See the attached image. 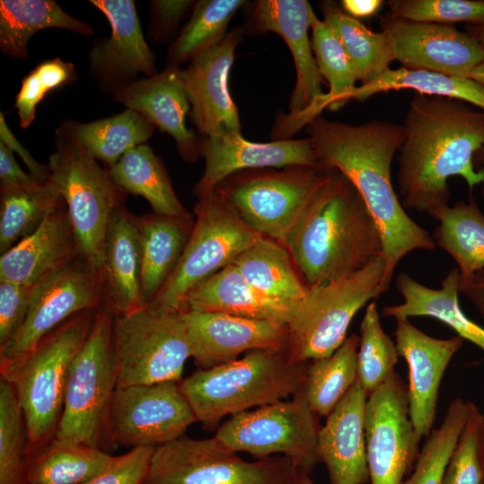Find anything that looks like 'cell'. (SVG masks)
Wrapping results in <instances>:
<instances>
[{
  "instance_id": "cell-7",
  "label": "cell",
  "mask_w": 484,
  "mask_h": 484,
  "mask_svg": "<svg viewBox=\"0 0 484 484\" xmlns=\"http://www.w3.org/2000/svg\"><path fill=\"white\" fill-rule=\"evenodd\" d=\"M49 181L64 200L81 253L100 274L108 226L126 193L107 169L76 142L56 132V150L48 164Z\"/></svg>"
},
{
  "instance_id": "cell-25",
  "label": "cell",
  "mask_w": 484,
  "mask_h": 484,
  "mask_svg": "<svg viewBox=\"0 0 484 484\" xmlns=\"http://www.w3.org/2000/svg\"><path fill=\"white\" fill-rule=\"evenodd\" d=\"M113 97L171 135L185 161L194 162L201 156L202 140L186 124L191 107L178 66L168 64L161 73L138 79L117 90Z\"/></svg>"
},
{
  "instance_id": "cell-51",
  "label": "cell",
  "mask_w": 484,
  "mask_h": 484,
  "mask_svg": "<svg viewBox=\"0 0 484 484\" xmlns=\"http://www.w3.org/2000/svg\"><path fill=\"white\" fill-rule=\"evenodd\" d=\"M195 3L190 0L151 1V34L153 37L160 41L168 39Z\"/></svg>"
},
{
  "instance_id": "cell-56",
  "label": "cell",
  "mask_w": 484,
  "mask_h": 484,
  "mask_svg": "<svg viewBox=\"0 0 484 484\" xmlns=\"http://www.w3.org/2000/svg\"><path fill=\"white\" fill-rule=\"evenodd\" d=\"M465 31L484 48V25H467Z\"/></svg>"
},
{
  "instance_id": "cell-5",
  "label": "cell",
  "mask_w": 484,
  "mask_h": 484,
  "mask_svg": "<svg viewBox=\"0 0 484 484\" xmlns=\"http://www.w3.org/2000/svg\"><path fill=\"white\" fill-rule=\"evenodd\" d=\"M98 310L79 313L46 335L22 358L0 366L13 387L26 436L25 457L55 436L72 363L87 339Z\"/></svg>"
},
{
  "instance_id": "cell-40",
  "label": "cell",
  "mask_w": 484,
  "mask_h": 484,
  "mask_svg": "<svg viewBox=\"0 0 484 484\" xmlns=\"http://www.w3.org/2000/svg\"><path fill=\"white\" fill-rule=\"evenodd\" d=\"M0 252L8 251L30 235L60 198L48 181L35 189L0 184Z\"/></svg>"
},
{
  "instance_id": "cell-18",
  "label": "cell",
  "mask_w": 484,
  "mask_h": 484,
  "mask_svg": "<svg viewBox=\"0 0 484 484\" xmlns=\"http://www.w3.org/2000/svg\"><path fill=\"white\" fill-rule=\"evenodd\" d=\"M394 61L411 70L468 77L484 62V48L450 24L412 22L387 14L380 19Z\"/></svg>"
},
{
  "instance_id": "cell-3",
  "label": "cell",
  "mask_w": 484,
  "mask_h": 484,
  "mask_svg": "<svg viewBox=\"0 0 484 484\" xmlns=\"http://www.w3.org/2000/svg\"><path fill=\"white\" fill-rule=\"evenodd\" d=\"M308 288L384 256L380 229L360 194L336 169L314 194L282 243Z\"/></svg>"
},
{
  "instance_id": "cell-58",
  "label": "cell",
  "mask_w": 484,
  "mask_h": 484,
  "mask_svg": "<svg viewBox=\"0 0 484 484\" xmlns=\"http://www.w3.org/2000/svg\"><path fill=\"white\" fill-rule=\"evenodd\" d=\"M473 162L475 166L484 167V143L476 151L473 158ZM481 195L484 197V184L482 185V187H481Z\"/></svg>"
},
{
  "instance_id": "cell-55",
  "label": "cell",
  "mask_w": 484,
  "mask_h": 484,
  "mask_svg": "<svg viewBox=\"0 0 484 484\" xmlns=\"http://www.w3.org/2000/svg\"><path fill=\"white\" fill-rule=\"evenodd\" d=\"M384 1L382 0H342L341 8L353 18H367L375 15Z\"/></svg>"
},
{
  "instance_id": "cell-54",
  "label": "cell",
  "mask_w": 484,
  "mask_h": 484,
  "mask_svg": "<svg viewBox=\"0 0 484 484\" xmlns=\"http://www.w3.org/2000/svg\"><path fill=\"white\" fill-rule=\"evenodd\" d=\"M459 292L466 297L484 318V269L474 273L466 282L460 283Z\"/></svg>"
},
{
  "instance_id": "cell-2",
  "label": "cell",
  "mask_w": 484,
  "mask_h": 484,
  "mask_svg": "<svg viewBox=\"0 0 484 484\" xmlns=\"http://www.w3.org/2000/svg\"><path fill=\"white\" fill-rule=\"evenodd\" d=\"M397 181L404 209L431 217L448 204L447 179L461 177L472 190L484 184L473 158L484 143V111L468 103L416 93L402 124Z\"/></svg>"
},
{
  "instance_id": "cell-23",
  "label": "cell",
  "mask_w": 484,
  "mask_h": 484,
  "mask_svg": "<svg viewBox=\"0 0 484 484\" xmlns=\"http://www.w3.org/2000/svg\"><path fill=\"white\" fill-rule=\"evenodd\" d=\"M201 156L204 159V170L194 189L197 199L237 172L290 166L319 168L315 149L308 137L254 143L245 139L242 133L229 132L203 137L201 142Z\"/></svg>"
},
{
  "instance_id": "cell-44",
  "label": "cell",
  "mask_w": 484,
  "mask_h": 484,
  "mask_svg": "<svg viewBox=\"0 0 484 484\" xmlns=\"http://www.w3.org/2000/svg\"><path fill=\"white\" fill-rule=\"evenodd\" d=\"M471 403L453 400L441 425L432 430L418 454L415 470L402 484H442L446 466L468 419Z\"/></svg>"
},
{
  "instance_id": "cell-60",
  "label": "cell",
  "mask_w": 484,
  "mask_h": 484,
  "mask_svg": "<svg viewBox=\"0 0 484 484\" xmlns=\"http://www.w3.org/2000/svg\"><path fill=\"white\" fill-rule=\"evenodd\" d=\"M483 467H484V447H483Z\"/></svg>"
},
{
  "instance_id": "cell-12",
  "label": "cell",
  "mask_w": 484,
  "mask_h": 484,
  "mask_svg": "<svg viewBox=\"0 0 484 484\" xmlns=\"http://www.w3.org/2000/svg\"><path fill=\"white\" fill-rule=\"evenodd\" d=\"M196 219L183 255L150 306L181 312L194 286L219 272L263 236L251 229L214 188L197 199Z\"/></svg>"
},
{
  "instance_id": "cell-10",
  "label": "cell",
  "mask_w": 484,
  "mask_h": 484,
  "mask_svg": "<svg viewBox=\"0 0 484 484\" xmlns=\"http://www.w3.org/2000/svg\"><path fill=\"white\" fill-rule=\"evenodd\" d=\"M328 174L310 166L250 169L215 189L251 229L283 243Z\"/></svg>"
},
{
  "instance_id": "cell-8",
  "label": "cell",
  "mask_w": 484,
  "mask_h": 484,
  "mask_svg": "<svg viewBox=\"0 0 484 484\" xmlns=\"http://www.w3.org/2000/svg\"><path fill=\"white\" fill-rule=\"evenodd\" d=\"M113 316L104 308L95 314L91 332L70 368L55 439L101 449L117 386Z\"/></svg>"
},
{
  "instance_id": "cell-28",
  "label": "cell",
  "mask_w": 484,
  "mask_h": 484,
  "mask_svg": "<svg viewBox=\"0 0 484 484\" xmlns=\"http://www.w3.org/2000/svg\"><path fill=\"white\" fill-rule=\"evenodd\" d=\"M295 308L253 287L230 264L188 291L181 312H219L288 325Z\"/></svg>"
},
{
  "instance_id": "cell-9",
  "label": "cell",
  "mask_w": 484,
  "mask_h": 484,
  "mask_svg": "<svg viewBox=\"0 0 484 484\" xmlns=\"http://www.w3.org/2000/svg\"><path fill=\"white\" fill-rule=\"evenodd\" d=\"M300 471L284 455L247 462L214 436H183L155 447L143 484H300Z\"/></svg>"
},
{
  "instance_id": "cell-61",
  "label": "cell",
  "mask_w": 484,
  "mask_h": 484,
  "mask_svg": "<svg viewBox=\"0 0 484 484\" xmlns=\"http://www.w3.org/2000/svg\"><path fill=\"white\" fill-rule=\"evenodd\" d=\"M483 484H484V482H483Z\"/></svg>"
},
{
  "instance_id": "cell-53",
  "label": "cell",
  "mask_w": 484,
  "mask_h": 484,
  "mask_svg": "<svg viewBox=\"0 0 484 484\" xmlns=\"http://www.w3.org/2000/svg\"><path fill=\"white\" fill-rule=\"evenodd\" d=\"M0 138L2 143L8 146L13 151L19 154L22 160L25 162L30 170V174L40 183L48 182L50 177V169L48 166L38 162L30 152L21 144V143L13 136L8 128L4 113H0Z\"/></svg>"
},
{
  "instance_id": "cell-20",
  "label": "cell",
  "mask_w": 484,
  "mask_h": 484,
  "mask_svg": "<svg viewBox=\"0 0 484 484\" xmlns=\"http://www.w3.org/2000/svg\"><path fill=\"white\" fill-rule=\"evenodd\" d=\"M108 19L109 37L97 39L89 51L90 71L104 91H113L137 81L143 73H158L154 56L145 41L134 1L91 0Z\"/></svg>"
},
{
  "instance_id": "cell-27",
  "label": "cell",
  "mask_w": 484,
  "mask_h": 484,
  "mask_svg": "<svg viewBox=\"0 0 484 484\" xmlns=\"http://www.w3.org/2000/svg\"><path fill=\"white\" fill-rule=\"evenodd\" d=\"M141 267L137 216L123 203L114 211L108 226L99 274L103 308L114 316L147 306L142 293Z\"/></svg>"
},
{
  "instance_id": "cell-49",
  "label": "cell",
  "mask_w": 484,
  "mask_h": 484,
  "mask_svg": "<svg viewBox=\"0 0 484 484\" xmlns=\"http://www.w3.org/2000/svg\"><path fill=\"white\" fill-rule=\"evenodd\" d=\"M35 284L0 281V346L5 344L23 324Z\"/></svg>"
},
{
  "instance_id": "cell-33",
  "label": "cell",
  "mask_w": 484,
  "mask_h": 484,
  "mask_svg": "<svg viewBox=\"0 0 484 484\" xmlns=\"http://www.w3.org/2000/svg\"><path fill=\"white\" fill-rule=\"evenodd\" d=\"M107 169L117 186L126 194L145 198L153 212L193 218L177 196L162 161L149 145L143 143L133 148Z\"/></svg>"
},
{
  "instance_id": "cell-16",
  "label": "cell",
  "mask_w": 484,
  "mask_h": 484,
  "mask_svg": "<svg viewBox=\"0 0 484 484\" xmlns=\"http://www.w3.org/2000/svg\"><path fill=\"white\" fill-rule=\"evenodd\" d=\"M101 308L99 274L81 255L36 283L23 324L0 346V366L22 358L72 316Z\"/></svg>"
},
{
  "instance_id": "cell-37",
  "label": "cell",
  "mask_w": 484,
  "mask_h": 484,
  "mask_svg": "<svg viewBox=\"0 0 484 484\" xmlns=\"http://www.w3.org/2000/svg\"><path fill=\"white\" fill-rule=\"evenodd\" d=\"M319 7L323 20L333 30L350 58L360 85L375 81L390 69L394 58L383 32L369 30L335 2L323 1Z\"/></svg>"
},
{
  "instance_id": "cell-48",
  "label": "cell",
  "mask_w": 484,
  "mask_h": 484,
  "mask_svg": "<svg viewBox=\"0 0 484 484\" xmlns=\"http://www.w3.org/2000/svg\"><path fill=\"white\" fill-rule=\"evenodd\" d=\"M77 79L72 63L60 58L47 60L37 65L23 77L15 99L20 125L29 127L34 121L36 108L51 91L73 82Z\"/></svg>"
},
{
  "instance_id": "cell-1",
  "label": "cell",
  "mask_w": 484,
  "mask_h": 484,
  "mask_svg": "<svg viewBox=\"0 0 484 484\" xmlns=\"http://www.w3.org/2000/svg\"><path fill=\"white\" fill-rule=\"evenodd\" d=\"M306 131L318 167L336 169L351 182L380 229L385 264L384 294L405 255L436 247L429 232L408 215L392 184V162L403 141L402 125L384 120L352 125L319 115L306 125Z\"/></svg>"
},
{
  "instance_id": "cell-29",
  "label": "cell",
  "mask_w": 484,
  "mask_h": 484,
  "mask_svg": "<svg viewBox=\"0 0 484 484\" xmlns=\"http://www.w3.org/2000/svg\"><path fill=\"white\" fill-rule=\"evenodd\" d=\"M396 287L403 302L385 307L383 316L394 319L412 316L436 318L484 352V328L471 320L459 303L460 272L457 268L448 272L439 289L428 288L405 272L398 274Z\"/></svg>"
},
{
  "instance_id": "cell-42",
  "label": "cell",
  "mask_w": 484,
  "mask_h": 484,
  "mask_svg": "<svg viewBox=\"0 0 484 484\" xmlns=\"http://www.w3.org/2000/svg\"><path fill=\"white\" fill-rule=\"evenodd\" d=\"M311 31L316 65L329 86L323 99L324 108L336 111L353 99L358 75L338 37L324 20L315 16Z\"/></svg>"
},
{
  "instance_id": "cell-39",
  "label": "cell",
  "mask_w": 484,
  "mask_h": 484,
  "mask_svg": "<svg viewBox=\"0 0 484 484\" xmlns=\"http://www.w3.org/2000/svg\"><path fill=\"white\" fill-rule=\"evenodd\" d=\"M359 347L353 333L329 357L309 361L302 389L319 417H327L356 383Z\"/></svg>"
},
{
  "instance_id": "cell-19",
  "label": "cell",
  "mask_w": 484,
  "mask_h": 484,
  "mask_svg": "<svg viewBox=\"0 0 484 484\" xmlns=\"http://www.w3.org/2000/svg\"><path fill=\"white\" fill-rule=\"evenodd\" d=\"M243 30L237 27L217 45L202 53L186 69L181 79L190 103V116L203 137L241 133L238 108L229 88L235 52Z\"/></svg>"
},
{
  "instance_id": "cell-50",
  "label": "cell",
  "mask_w": 484,
  "mask_h": 484,
  "mask_svg": "<svg viewBox=\"0 0 484 484\" xmlns=\"http://www.w3.org/2000/svg\"><path fill=\"white\" fill-rule=\"evenodd\" d=\"M154 449L150 446L132 448L116 456L105 471L82 484H143Z\"/></svg>"
},
{
  "instance_id": "cell-43",
  "label": "cell",
  "mask_w": 484,
  "mask_h": 484,
  "mask_svg": "<svg viewBox=\"0 0 484 484\" xmlns=\"http://www.w3.org/2000/svg\"><path fill=\"white\" fill-rule=\"evenodd\" d=\"M398 358L395 341L385 333L376 303L371 301L360 324L357 363V381L367 396L395 374Z\"/></svg>"
},
{
  "instance_id": "cell-15",
  "label": "cell",
  "mask_w": 484,
  "mask_h": 484,
  "mask_svg": "<svg viewBox=\"0 0 484 484\" xmlns=\"http://www.w3.org/2000/svg\"><path fill=\"white\" fill-rule=\"evenodd\" d=\"M196 421L179 383L117 386L105 438L115 446L155 448L183 436Z\"/></svg>"
},
{
  "instance_id": "cell-6",
  "label": "cell",
  "mask_w": 484,
  "mask_h": 484,
  "mask_svg": "<svg viewBox=\"0 0 484 484\" xmlns=\"http://www.w3.org/2000/svg\"><path fill=\"white\" fill-rule=\"evenodd\" d=\"M385 258L333 281L308 288L288 324L287 353L295 362L329 357L346 340L355 315L381 294Z\"/></svg>"
},
{
  "instance_id": "cell-31",
  "label": "cell",
  "mask_w": 484,
  "mask_h": 484,
  "mask_svg": "<svg viewBox=\"0 0 484 484\" xmlns=\"http://www.w3.org/2000/svg\"><path fill=\"white\" fill-rule=\"evenodd\" d=\"M232 264L260 292L291 307L308 290L287 247L272 238H260Z\"/></svg>"
},
{
  "instance_id": "cell-59",
  "label": "cell",
  "mask_w": 484,
  "mask_h": 484,
  "mask_svg": "<svg viewBox=\"0 0 484 484\" xmlns=\"http://www.w3.org/2000/svg\"><path fill=\"white\" fill-rule=\"evenodd\" d=\"M299 482L300 484H315L312 479L310 478V475L304 471H300Z\"/></svg>"
},
{
  "instance_id": "cell-13",
  "label": "cell",
  "mask_w": 484,
  "mask_h": 484,
  "mask_svg": "<svg viewBox=\"0 0 484 484\" xmlns=\"http://www.w3.org/2000/svg\"><path fill=\"white\" fill-rule=\"evenodd\" d=\"M318 418L301 389L290 401L231 415L214 437L236 453L245 452L256 459L275 454L287 456L301 471L310 474L320 462Z\"/></svg>"
},
{
  "instance_id": "cell-41",
  "label": "cell",
  "mask_w": 484,
  "mask_h": 484,
  "mask_svg": "<svg viewBox=\"0 0 484 484\" xmlns=\"http://www.w3.org/2000/svg\"><path fill=\"white\" fill-rule=\"evenodd\" d=\"M246 2L202 0L195 3L190 20L169 49V63L178 66L220 43L228 25Z\"/></svg>"
},
{
  "instance_id": "cell-14",
  "label": "cell",
  "mask_w": 484,
  "mask_h": 484,
  "mask_svg": "<svg viewBox=\"0 0 484 484\" xmlns=\"http://www.w3.org/2000/svg\"><path fill=\"white\" fill-rule=\"evenodd\" d=\"M307 0H257L251 4L248 28L255 33L274 32L290 50L296 67V84L290 112L278 117L272 132L276 140L289 139L324 109L322 78L309 39L315 17Z\"/></svg>"
},
{
  "instance_id": "cell-45",
  "label": "cell",
  "mask_w": 484,
  "mask_h": 484,
  "mask_svg": "<svg viewBox=\"0 0 484 484\" xmlns=\"http://www.w3.org/2000/svg\"><path fill=\"white\" fill-rule=\"evenodd\" d=\"M13 385L0 380V484H27L25 432Z\"/></svg>"
},
{
  "instance_id": "cell-4",
  "label": "cell",
  "mask_w": 484,
  "mask_h": 484,
  "mask_svg": "<svg viewBox=\"0 0 484 484\" xmlns=\"http://www.w3.org/2000/svg\"><path fill=\"white\" fill-rule=\"evenodd\" d=\"M309 362H295L286 350L258 349L230 362L199 368L181 391L197 421L215 429L227 415L294 396L305 384Z\"/></svg>"
},
{
  "instance_id": "cell-52",
  "label": "cell",
  "mask_w": 484,
  "mask_h": 484,
  "mask_svg": "<svg viewBox=\"0 0 484 484\" xmlns=\"http://www.w3.org/2000/svg\"><path fill=\"white\" fill-rule=\"evenodd\" d=\"M0 179L1 184L23 189H35L43 184L19 167L13 151L2 142H0Z\"/></svg>"
},
{
  "instance_id": "cell-32",
  "label": "cell",
  "mask_w": 484,
  "mask_h": 484,
  "mask_svg": "<svg viewBox=\"0 0 484 484\" xmlns=\"http://www.w3.org/2000/svg\"><path fill=\"white\" fill-rule=\"evenodd\" d=\"M154 127L143 116L126 108L110 117L89 123L67 120L56 132L76 142L108 169L125 152L148 141Z\"/></svg>"
},
{
  "instance_id": "cell-34",
  "label": "cell",
  "mask_w": 484,
  "mask_h": 484,
  "mask_svg": "<svg viewBox=\"0 0 484 484\" xmlns=\"http://www.w3.org/2000/svg\"><path fill=\"white\" fill-rule=\"evenodd\" d=\"M49 28L86 36L93 34L91 25L66 13L55 1H0V48L6 56L26 59L30 39L36 32Z\"/></svg>"
},
{
  "instance_id": "cell-24",
  "label": "cell",
  "mask_w": 484,
  "mask_h": 484,
  "mask_svg": "<svg viewBox=\"0 0 484 484\" xmlns=\"http://www.w3.org/2000/svg\"><path fill=\"white\" fill-rule=\"evenodd\" d=\"M82 255L60 198L40 225L0 257V281L31 285Z\"/></svg>"
},
{
  "instance_id": "cell-57",
  "label": "cell",
  "mask_w": 484,
  "mask_h": 484,
  "mask_svg": "<svg viewBox=\"0 0 484 484\" xmlns=\"http://www.w3.org/2000/svg\"><path fill=\"white\" fill-rule=\"evenodd\" d=\"M469 78H471L484 85V62L472 70L469 75Z\"/></svg>"
},
{
  "instance_id": "cell-36",
  "label": "cell",
  "mask_w": 484,
  "mask_h": 484,
  "mask_svg": "<svg viewBox=\"0 0 484 484\" xmlns=\"http://www.w3.org/2000/svg\"><path fill=\"white\" fill-rule=\"evenodd\" d=\"M116 459L100 448L53 438L25 457L27 484H82L105 471Z\"/></svg>"
},
{
  "instance_id": "cell-30",
  "label": "cell",
  "mask_w": 484,
  "mask_h": 484,
  "mask_svg": "<svg viewBox=\"0 0 484 484\" xmlns=\"http://www.w3.org/2000/svg\"><path fill=\"white\" fill-rule=\"evenodd\" d=\"M141 242V286L148 305L176 269L194 220L155 212L137 217Z\"/></svg>"
},
{
  "instance_id": "cell-17",
  "label": "cell",
  "mask_w": 484,
  "mask_h": 484,
  "mask_svg": "<svg viewBox=\"0 0 484 484\" xmlns=\"http://www.w3.org/2000/svg\"><path fill=\"white\" fill-rule=\"evenodd\" d=\"M367 460L371 484H402L418 457L419 439L409 413L407 386L393 375L367 398Z\"/></svg>"
},
{
  "instance_id": "cell-38",
  "label": "cell",
  "mask_w": 484,
  "mask_h": 484,
  "mask_svg": "<svg viewBox=\"0 0 484 484\" xmlns=\"http://www.w3.org/2000/svg\"><path fill=\"white\" fill-rule=\"evenodd\" d=\"M399 90L459 99L484 111V85L477 81L404 67L390 68L375 81L358 86L353 99L365 101L376 93Z\"/></svg>"
},
{
  "instance_id": "cell-46",
  "label": "cell",
  "mask_w": 484,
  "mask_h": 484,
  "mask_svg": "<svg viewBox=\"0 0 484 484\" xmlns=\"http://www.w3.org/2000/svg\"><path fill=\"white\" fill-rule=\"evenodd\" d=\"M484 415L471 403L442 484H483Z\"/></svg>"
},
{
  "instance_id": "cell-35",
  "label": "cell",
  "mask_w": 484,
  "mask_h": 484,
  "mask_svg": "<svg viewBox=\"0 0 484 484\" xmlns=\"http://www.w3.org/2000/svg\"><path fill=\"white\" fill-rule=\"evenodd\" d=\"M438 224L434 229L436 246L456 263L460 283L484 269V214L475 200L459 201L439 209L432 216Z\"/></svg>"
},
{
  "instance_id": "cell-26",
  "label": "cell",
  "mask_w": 484,
  "mask_h": 484,
  "mask_svg": "<svg viewBox=\"0 0 484 484\" xmlns=\"http://www.w3.org/2000/svg\"><path fill=\"white\" fill-rule=\"evenodd\" d=\"M367 394L358 381L326 417L317 436V454L330 484H367L365 436Z\"/></svg>"
},
{
  "instance_id": "cell-47",
  "label": "cell",
  "mask_w": 484,
  "mask_h": 484,
  "mask_svg": "<svg viewBox=\"0 0 484 484\" xmlns=\"http://www.w3.org/2000/svg\"><path fill=\"white\" fill-rule=\"evenodd\" d=\"M389 15L412 22L484 25V0H390Z\"/></svg>"
},
{
  "instance_id": "cell-22",
  "label": "cell",
  "mask_w": 484,
  "mask_h": 484,
  "mask_svg": "<svg viewBox=\"0 0 484 484\" xmlns=\"http://www.w3.org/2000/svg\"><path fill=\"white\" fill-rule=\"evenodd\" d=\"M395 322L397 350L409 368L410 418L420 441L431 431L442 378L464 340L458 335L448 339L432 337L406 318H398Z\"/></svg>"
},
{
  "instance_id": "cell-11",
  "label": "cell",
  "mask_w": 484,
  "mask_h": 484,
  "mask_svg": "<svg viewBox=\"0 0 484 484\" xmlns=\"http://www.w3.org/2000/svg\"><path fill=\"white\" fill-rule=\"evenodd\" d=\"M113 348L117 386L179 383L191 357L181 312L150 305L116 316Z\"/></svg>"
},
{
  "instance_id": "cell-21",
  "label": "cell",
  "mask_w": 484,
  "mask_h": 484,
  "mask_svg": "<svg viewBox=\"0 0 484 484\" xmlns=\"http://www.w3.org/2000/svg\"><path fill=\"white\" fill-rule=\"evenodd\" d=\"M191 357L201 369L253 350H286L288 325L219 312L183 311Z\"/></svg>"
}]
</instances>
